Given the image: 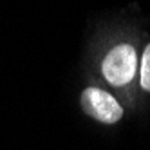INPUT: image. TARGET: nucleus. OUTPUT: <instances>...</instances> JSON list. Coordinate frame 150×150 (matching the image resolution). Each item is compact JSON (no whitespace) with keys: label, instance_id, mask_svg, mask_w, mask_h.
Instances as JSON below:
<instances>
[{"label":"nucleus","instance_id":"nucleus-3","mask_svg":"<svg viewBox=\"0 0 150 150\" xmlns=\"http://www.w3.org/2000/svg\"><path fill=\"white\" fill-rule=\"evenodd\" d=\"M141 87L145 91H150V44L146 45L143 52V62H141Z\"/></svg>","mask_w":150,"mask_h":150},{"label":"nucleus","instance_id":"nucleus-1","mask_svg":"<svg viewBox=\"0 0 150 150\" xmlns=\"http://www.w3.org/2000/svg\"><path fill=\"white\" fill-rule=\"evenodd\" d=\"M136 51L132 45L128 44H121V45H116L112 51H109V54L105 56L103 60V76L105 80L109 81L110 85H127L134 78L136 74Z\"/></svg>","mask_w":150,"mask_h":150},{"label":"nucleus","instance_id":"nucleus-2","mask_svg":"<svg viewBox=\"0 0 150 150\" xmlns=\"http://www.w3.org/2000/svg\"><path fill=\"white\" fill-rule=\"evenodd\" d=\"M81 107L91 117L103 123H116L123 117V109L109 92L89 87L81 94Z\"/></svg>","mask_w":150,"mask_h":150}]
</instances>
